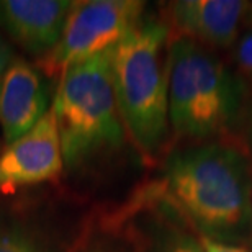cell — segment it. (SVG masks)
I'll return each instance as SVG.
<instances>
[{
	"instance_id": "3",
	"label": "cell",
	"mask_w": 252,
	"mask_h": 252,
	"mask_svg": "<svg viewBox=\"0 0 252 252\" xmlns=\"http://www.w3.org/2000/svg\"><path fill=\"white\" fill-rule=\"evenodd\" d=\"M169 125L185 138L205 139L234 126L243 107V84L208 48L175 34L167 59Z\"/></svg>"
},
{
	"instance_id": "8",
	"label": "cell",
	"mask_w": 252,
	"mask_h": 252,
	"mask_svg": "<svg viewBox=\"0 0 252 252\" xmlns=\"http://www.w3.org/2000/svg\"><path fill=\"white\" fill-rule=\"evenodd\" d=\"M74 3L69 0H0V27L25 51L46 58L61 41Z\"/></svg>"
},
{
	"instance_id": "10",
	"label": "cell",
	"mask_w": 252,
	"mask_h": 252,
	"mask_svg": "<svg viewBox=\"0 0 252 252\" xmlns=\"http://www.w3.org/2000/svg\"><path fill=\"white\" fill-rule=\"evenodd\" d=\"M0 252H46V249L23 228L0 224Z\"/></svg>"
},
{
	"instance_id": "4",
	"label": "cell",
	"mask_w": 252,
	"mask_h": 252,
	"mask_svg": "<svg viewBox=\"0 0 252 252\" xmlns=\"http://www.w3.org/2000/svg\"><path fill=\"white\" fill-rule=\"evenodd\" d=\"M112 49L61 74L51 112L64 164L69 167H77L100 151L123 143L125 128L112 79Z\"/></svg>"
},
{
	"instance_id": "2",
	"label": "cell",
	"mask_w": 252,
	"mask_h": 252,
	"mask_svg": "<svg viewBox=\"0 0 252 252\" xmlns=\"http://www.w3.org/2000/svg\"><path fill=\"white\" fill-rule=\"evenodd\" d=\"M169 41V25L141 18L112 49L113 89L125 133L144 156L158 153L167 139Z\"/></svg>"
},
{
	"instance_id": "12",
	"label": "cell",
	"mask_w": 252,
	"mask_h": 252,
	"mask_svg": "<svg viewBox=\"0 0 252 252\" xmlns=\"http://www.w3.org/2000/svg\"><path fill=\"white\" fill-rule=\"evenodd\" d=\"M233 56L236 64H238V69L249 79H252V30L238 38Z\"/></svg>"
},
{
	"instance_id": "14",
	"label": "cell",
	"mask_w": 252,
	"mask_h": 252,
	"mask_svg": "<svg viewBox=\"0 0 252 252\" xmlns=\"http://www.w3.org/2000/svg\"><path fill=\"white\" fill-rule=\"evenodd\" d=\"M10 63H12V51H10L8 44L5 43V39L0 36V77H2V74Z\"/></svg>"
},
{
	"instance_id": "5",
	"label": "cell",
	"mask_w": 252,
	"mask_h": 252,
	"mask_svg": "<svg viewBox=\"0 0 252 252\" xmlns=\"http://www.w3.org/2000/svg\"><path fill=\"white\" fill-rule=\"evenodd\" d=\"M144 3L138 0H87L75 2L61 41L43 58L48 74H63L70 65L115 48L143 18Z\"/></svg>"
},
{
	"instance_id": "7",
	"label": "cell",
	"mask_w": 252,
	"mask_h": 252,
	"mask_svg": "<svg viewBox=\"0 0 252 252\" xmlns=\"http://www.w3.org/2000/svg\"><path fill=\"white\" fill-rule=\"evenodd\" d=\"M252 3L241 0H179L167 15L177 34L205 48H229L239 38Z\"/></svg>"
},
{
	"instance_id": "6",
	"label": "cell",
	"mask_w": 252,
	"mask_h": 252,
	"mask_svg": "<svg viewBox=\"0 0 252 252\" xmlns=\"http://www.w3.org/2000/svg\"><path fill=\"white\" fill-rule=\"evenodd\" d=\"M64 159L56 120L49 112L28 133L0 153V191L49 182L61 175Z\"/></svg>"
},
{
	"instance_id": "13",
	"label": "cell",
	"mask_w": 252,
	"mask_h": 252,
	"mask_svg": "<svg viewBox=\"0 0 252 252\" xmlns=\"http://www.w3.org/2000/svg\"><path fill=\"white\" fill-rule=\"evenodd\" d=\"M198 243L203 252H251L246 246L238 243H226V241L213 239L210 236L198 234Z\"/></svg>"
},
{
	"instance_id": "11",
	"label": "cell",
	"mask_w": 252,
	"mask_h": 252,
	"mask_svg": "<svg viewBox=\"0 0 252 252\" xmlns=\"http://www.w3.org/2000/svg\"><path fill=\"white\" fill-rule=\"evenodd\" d=\"M154 252H203L198 243V238L182 231H172L167 233L159 241Z\"/></svg>"
},
{
	"instance_id": "9",
	"label": "cell",
	"mask_w": 252,
	"mask_h": 252,
	"mask_svg": "<svg viewBox=\"0 0 252 252\" xmlns=\"http://www.w3.org/2000/svg\"><path fill=\"white\" fill-rule=\"evenodd\" d=\"M49 87L43 74L22 59L8 64L0 77V128L7 144L22 138L46 115Z\"/></svg>"
},
{
	"instance_id": "1",
	"label": "cell",
	"mask_w": 252,
	"mask_h": 252,
	"mask_svg": "<svg viewBox=\"0 0 252 252\" xmlns=\"http://www.w3.org/2000/svg\"><path fill=\"white\" fill-rule=\"evenodd\" d=\"M164 187L198 234L220 241L243 238L252 223V177L243 151L206 143L170 156Z\"/></svg>"
}]
</instances>
